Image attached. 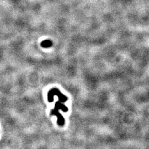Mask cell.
<instances>
[{
  "label": "cell",
  "mask_w": 149,
  "mask_h": 149,
  "mask_svg": "<svg viewBox=\"0 0 149 149\" xmlns=\"http://www.w3.org/2000/svg\"><path fill=\"white\" fill-rule=\"evenodd\" d=\"M52 43L50 40H45L42 43V46H43L44 48H48L52 46Z\"/></svg>",
  "instance_id": "obj_1"
}]
</instances>
